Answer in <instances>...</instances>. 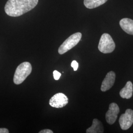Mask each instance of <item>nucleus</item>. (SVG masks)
Wrapping results in <instances>:
<instances>
[{"label": "nucleus", "mask_w": 133, "mask_h": 133, "mask_svg": "<svg viewBox=\"0 0 133 133\" xmlns=\"http://www.w3.org/2000/svg\"><path fill=\"white\" fill-rule=\"evenodd\" d=\"M53 77L55 80L56 81H58L59 79V78H60V76H61V73H60L59 71H53Z\"/></svg>", "instance_id": "ddd939ff"}, {"label": "nucleus", "mask_w": 133, "mask_h": 133, "mask_svg": "<svg viewBox=\"0 0 133 133\" xmlns=\"http://www.w3.org/2000/svg\"><path fill=\"white\" fill-rule=\"evenodd\" d=\"M9 130L6 128H0V133H9Z\"/></svg>", "instance_id": "dca6fc26"}, {"label": "nucleus", "mask_w": 133, "mask_h": 133, "mask_svg": "<svg viewBox=\"0 0 133 133\" xmlns=\"http://www.w3.org/2000/svg\"><path fill=\"white\" fill-rule=\"evenodd\" d=\"M119 24L124 32L131 35H133V20L125 18L121 19Z\"/></svg>", "instance_id": "1a4fd4ad"}, {"label": "nucleus", "mask_w": 133, "mask_h": 133, "mask_svg": "<svg viewBox=\"0 0 133 133\" xmlns=\"http://www.w3.org/2000/svg\"><path fill=\"white\" fill-rule=\"evenodd\" d=\"M115 48V44L109 34H103L100 38L98 49L100 52L105 54L112 52Z\"/></svg>", "instance_id": "7ed1b4c3"}, {"label": "nucleus", "mask_w": 133, "mask_h": 133, "mask_svg": "<svg viewBox=\"0 0 133 133\" xmlns=\"http://www.w3.org/2000/svg\"><path fill=\"white\" fill-rule=\"evenodd\" d=\"M115 81V74L114 71L109 72L103 81L101 89L103 92H105L110 89L114 85Z\"/></svg>", "instance_id": "6e6552de"}, {"label": "nucleus", "mask_w": 133, "mask_h": 133, "mask_svg": "<svg viewBox=\"0 0 133 133\" xmlns=\"http://www.w3.org/2000/svg\"><path fill=\"white\" fill-rule=\"evenodd\" d=\"M32 68L31 64L28 62L20 64L15 71L14 82L15 84H21L32 72Z\"/></svg>", "instance_id": "f03ea898"}, {"label": "nucleus", "mask_w": 133, "mask_h": 133, "mask_svg": "<svg viewBox=\"0 0 133 133\" xmlns=\"http://www.w3.org/2000/svg\"><path fill=\"white\" fill-rule=\"evenodd\" d=\"M133 86L131 81H128L125 86L119 92L120 96L123 99H130L133 95Z\"/></svg>", "instance_id": "9d476101"}, {"label": "nucleus", "mask_w": 133, "mask_h": 133, "mask_svg": "<svg viewBox=\"0 0 133 133\" xmlns=\"http://www.w3.org/2000/svg\"><path fill=\"white\" fill-rule=\"evenodd\" d=\"M104 132L103 125L97 119H93L92 125L86 130L87 133H102Z\"/></svg>", "instance_id": "9b49d317"}, {"label": "nucleus", "mask_w": 133, "mask_h": 133, "mask_svg": "<svg viewBox=\"0 0 133 133\" xmlns=\"http://www.w3.org/2000/svg\"><path fill=\"white\" fill-rule=\"evenodd\" d=\"M119 122L122 130H127L130 128L133 124V110L127 109L125 113L120 116Z\"/></svg>", "instance_id": "39448f33"}, {"label": "nucleus", "mask_w": 133, "mask_h": 133, "mask_svg": "<svg viewBox=\"0 0 133 133\" xmlns=\"http://www.w3.org/2000/svg\"><path fill=\"white\" fill-rule=\"evenodd\" d=\"M81 37L82 34L79 32L71 35L60 45L58 49L59 53L62 55L75 47L79 42Z\"/></svg>", "instance_id": "20e7f679"}, {"label": "nucleus", "mask_w": 133, "mask_h": 133, "mask_svg": "<svg viewBox=\"0 0 133 133\" xmlns=\"http://www.w3.org/2000/svg\"><path fill=\"white\" fill-rule=\"evenodd\" d=\"M68 98L62 93H58L54 95L49 100L50 106L55 108H62L68 104Z\"/></svg>", "instance_id": "423d86ee"}, {"label": "nucleus", "mask_w": 133, "mask_h": 133, "mask_svg": "<svg viewBox=\"0 0 133 133\" xmlns=\"http://www.w3.org/2000/svg\"><path fill=\"white\" fill-rule=\"evenodd\" d=\"M39 133H53V132L49 129H44L39 132Z\"/></svg>", "instance_id": "2eb2a0df"}, {"label": "nucleus", "mask_w": 133, "mask_h": 133, "mask_svg": "<svg viewBox=\"0 0 133 133\" xmlns=\"http://www.w3.org/2000/svg\"><path fill=\"white\" fill-rule=\"evenodd\" d=\"M119 107L116 103H111L108 111L105 114V119L108 123L112 125L115 123L119 113Z\"/></svg>", "instance_id": "0eeeda50"}, {"label": "nucleus", "mask_w": 133, "mask_h": 133, "mask_svg": "<svg viewBox=\"0 0 133 133\" xmlns=\"http://www.w3.org/2000/svg\"><path fill=\"white\" fill-rule=\"evenodd\" d=\"M108 0H84V4L87 9H92L105 4Z\"/></svg>", "instance_id": "f8f14e48"}, {"label": "nucleus", "mask_w": 133, "mask_h": 133, "mask_svg": "<svg viewBox=\"0 0 133 133\" xmlns=\"http://www.w3.org/2000/svg\"><path fill=\"white\" fill-rule=\"evenodd\" d=\"M38 0H9L5 5V13L12 17H18L33 10Z\"/></svg>", "instance_id": "f257e3e1"}, {"label": "nucleus", "mask_w": 133, "mask_h": 133, "mask_svg": "<svg viewBox=\"0 0 133 133\" xmlns=\"http://www.w3.org/2000/svg\"><path fill=\"white\" fill-rule=\"evenodd\" d=\"M71 66L73 68L74 70L75 71H76L78 68V64L76 60H74L72 61V62H71Z\"/></svg>", "instance_id": "4468645a"}]
</instances>
